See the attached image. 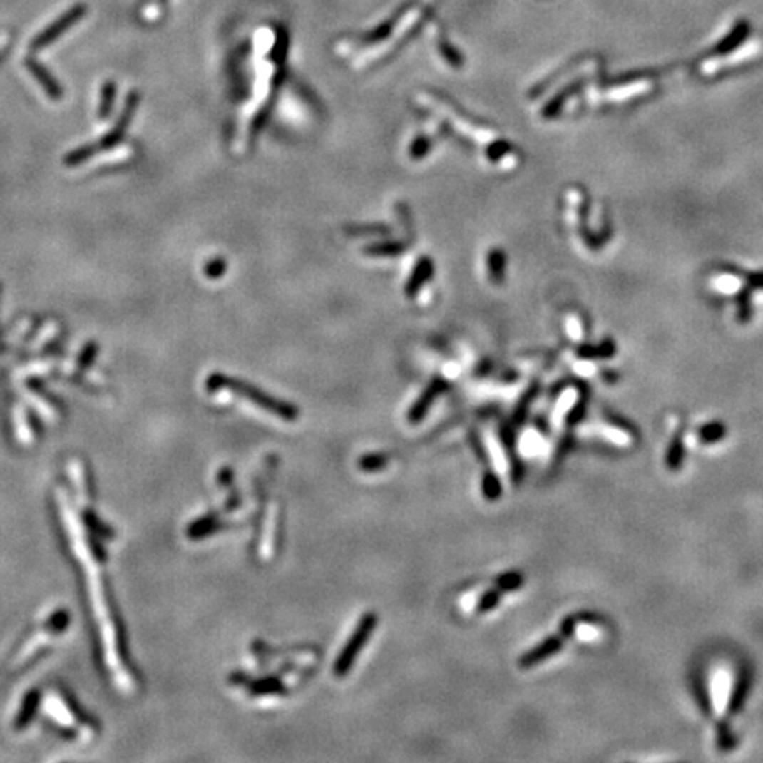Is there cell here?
Listing matches in <instances>:
<instances>
[{
	"instance_id": "6da1fadb",
	"label": "cell",
	"mask_w": 763,
	"mask_h": 763,
	"mask_svg": "<svg viewBox=\"0 0 763 763\" xmlns=\"http://www.w3.org/2000/svg\"><path fill=\"white\" fill-rule=\"evenodd\" d=\"M209 389H230V391L237 392V394L244 396L246 399H250L251 403H255L257 406L264 409L265 412L272 414V416L280 417L285 421H295L299 419V409L297 406L290 405L287 401H281V399L272 398L267 392L260 391V389L253 387V385H247L242 380H233L223 375H214L209 379Z\"/></svg>"
},
{
	"instance_id": "7a4b0ae2",
	"label": "cell",
	"mask_w": 763,
	"mask_h": 763,
	"mask_svg": "<svg viewBox=\"0 0 763 763\" xmlns=\"http://www.w3.org/2000/svg\"><path fill=\"white\" fill-rule=\"evenodd\" d=\"M377 622H379V617H377L373 611L362 615L357 628H355V631L352 633L348 642L344 643L343 650L339 652V655L334 661V666H332V673H334L338 679H343L344 675H348V672H350L352 666H354L355 659H357L359 654H361L362 647H364L366 643L369 642V638H372L373 631H375V628H377Z\"/></svg>"
},
{
	"instance_id": "3957f363",
	"label": "cell",
	"mask_w": 763,
	"mask_h": 763,
	"mask_svg": "<svg viewBox=\"0 0 763 763\" xmlns=\"http://www.w3.org/2000/svg\"><path fill=\"white\" fill-rule=\"evenodd\" d=\"M85 13H87V7L81 6V4H78V6L71 7L69 11H66V13L62 14L57 21L48 25L46 31L41 32L38 38L32 41L31 50L39 51V50H44L46 46H50L55 39H58L62 34H64V32H68L73 25H76L78 21L85 16Z\"/></svg>"
},
{
	"instance_id": "277c9868",
	"label": "cell",
	"mask_w": 763,
	"mask_h": 763,
	"mask_svg": "<svg viewBox=\"0 0 763 763\" xmlns=\"http://www.w3.org/2000/svg\"><path fill=\"white\" fill-rule=\"evenodd\" d=\"M562 645H564V636L562 635L550 636V638L541 642L539 645L534 647V649L528 650L527 654L521 655L518 665H520V668H523V670L534 668V666L539 665V662H543V661H546V659L557 655L558 652L562 650Z\"/></svg>"
},
{
	"instance_id": "5b68a950",
	"label": "cell",
	"mask_w": 763,
	"mask_h": 763,
	"mask_svg": "<svg viewBox=\"0 0 763 763\" xmlns=\"http://www.w3.org/2000/svg\"><path fill=\"white\" fill-rule=\"evenodd\" d=\"M732 673L728 670L720 668L716 670L712 677V707L717 714H724L726 707H728L729 695H732Z\"/></svg>"
},
{
	"instance_id": "8992f818",
	"label": "cell",
	"mask_w": 763,
	"mask_h": 763,
	"mask_svg": "<svg viewBox=\"0 0 763 763\" xmlns=\"http://www.w3.org/2000/svg\"><path fill=\"white\" fill-rule=\"evenodd\" d=\"M136 106H138V96H136V92H133V94L128 98V103H126V106H124V112H122L121 118H118L117 128L112 129V133H108V135L101 140V145H98V149L99 147H112L113 143H117L118 140L122 138V135H124L126 129H128L129 122H131Z\"/></svg>"
},
{
	"instance_id": "52a82bcc",
	"label": "cell",
	"mask_w": 763,
	"mask_h": 763,
	"mask_svg": "<svg viewBox=\"0 0 763 763\" xmlns=\"http://www.w3.org/2000/svg\"><path fill=\"white\" fill-rule=\"evenodd\" d=\"M444 387H446V385H444V380H435L428 389H426V392H422L421 398L417 399L416 405H414L412 410L409 412V421L412 422V424H417V422L424 419L429 406H431V403L435 401L436 396L442 392Z\"/></svg>"
},
{
	"instance_id": "ba28073f",
	"label": "cell",
	"mask_w": 763,
	"mask_h": 763,
	"mask_svg": "<svg viewBox=\"0 0 763 763\" xmlns=\"http://www.w3.org/2000/svg\"><path fill=\"white\" fill-rule=\"evenodd\" d=\"M749 687H751V673H747L746 670H744V672H740L735 686L732 687L728 707H726V714H728V716H737V714L742 710L744 703H746V698H747V692H749Z\"/></svg>"
},
{
	"instance_id": "9c48e42d",
	"label": "cell",
	"mask_w": 763,
	"mask_h": 763,
	"mask_svg": "<svg viewBox=\"0 0 763 763\" xmlns=\"http://www.w3.org/2000/svg\"><path fill=\"white\" fill-rule=\"evenodd\" d=\"M27 68H29V71L32 73V76L38 80V83L41 85V87H43V91L46 92L48 98H51L53 101H58L62 96V88H61V85H58V81L55 80L50 73H48V69L43 68V66L34 61H29Z\"/></svg>"
},
{
	"instance_id": "30bf717a",
	"label": "cell",
	"mask_w": 763,
	"mask_h": 763,
	"mask_svg": "<svg viewBox=\"0 0 763 763\" xmlns=\"http://www.w3.org/2000/svg\"><path fill=\"white\" fill-rule=\"evenodd\" d=\"M684 456H686V446H684V435L682 431L675 433V436L672 439L668 446V453H666V466L673 472L680 470L684 463Z\"/></svg>"
},
{
	"instance_id": "8fae6325",
	"label": "cell",
	"mask_w": 763,
	"mask_h": 763,
	"mask_svg": "<svg viewBox=\"0 0 763 763\" xmlns=\"http://www.w3.org/2000/svg\"><path fill=\"white\" fill-rule=\"evenodd\" d=\"M285 684L277 677H265V679L253 680L250 684V692L253 696H267V695H281L285 692Z\"/></svg>"
},
{
	"instance_id": "7c38bea8",
	"label": "cell",
	"mask_w": 763,
	"mask_h": 763,
	"mask_svg": "<svg viewBox=\"0 0 763 763\" xmlns=\"http://www.w3.org/2000/svg\"><path fill=\"white\" fill-rule=\"evenodd\" d=\"M726 435V426L723 422H709V424L703 426L698 431V440L703 446H710V444H716L720 440H723Z\"/></svg>"
},
{
	"instance_id": "4fadbf2b",
	"label": "cell",
	"mask_w": 763,
	"mask_h": 763,
	"mask_svg": "<svg viewBox=\"0 0 763 763\" xmlns=\"http://www.w3.org/2000/svg\"><path fill=\"white\" fill-rule=\"evenodd\" d=\"M483 495L488 502H496L502 495V483H500L498 476L490 468H486L483 476Z\"/></svg>"
},
{
	"instance_id": "5bb4252c",
	"label": "cell",
	"mask_w": 763,
	"mask_h": 763,
	"mask_svg": "<svg viewBox=\"0 0 763 763\" xmlns=\"http://www.w3.org/2000/svg\"><path fill=\"white\" fill-rule=\"evenodd\" d=\"M495 583L500 592H513V590H518V588L525 583V580L520 573L509 571V573L500 574V576L495 580Z\"/></svg>"
},
{
	"instance_id": "9a60e30c",
	"label": "cell",
	"mask_w": 763,
	"mask_h": 763,
	"mask_svg": "<svg viewBox=\"0 0 763 763\" xmlns=\"http://www.w3.org/2000/svg\"><path fill=\"white\" fill-rule=\"evenodd\" d=\"M387 461L389 456H385V454H366V456L359 459V468L362 472H377V470L384 468Z\"/></svg>"
},
{
	"instance_id": "2e32d148",
	"label": "cell",
	"mask_w": 763,
	"mask_h": 763,
	"mask_svg": "<svg viewBox=\"0 0 763 763\" xmlns=\"http://www.w3.org/2000/svg\"><path fill=\"white\" fill-rule=\"evenodd\" d=\"M101 98H103V101H101V106H99V117L106 118L110 115V110H112L113 99H115V83L108 81V83L105 85Z\"/></svg>"
},
{
	"instance_id": "e0dca14e",
	"label": "cell",
	"mask_w": 763,
	"mask_h": 763,
	"mask_svg": "<svg viewBox=\"0 0 763 763\" xmlns=\"http://www.w3.org/2000/svg\"><path fill=\"white\" fill-rule=\"evenodd\" d=\"M498 601H500V590L498 588H491V590L484 592L483 594L479 605H477V611H479V613H488V611H491L496 605H498Z\"/></svg>"
},
{
	"instance_id": "ac0fdd59",
	"label": "cell",
	"mask_w": 763,
	"mask_h": 763,
	"mask_svg": "<svg viewBox=\"0 0 763 763\" xmlns=\"http://www.w3.org/2000/svg\"><path fill=\"white\" fill-rule=\"evenodd\" d=\"M605 435L608 436L611 442L618 444V446H629V444H631V435H629L625 429L618 428V426H613V424L606 426Z\"/></svg>"
},
{
	"instance_id": "d6986e66",
	"label": "cell",
	"mask_w": 763,
	"mask_h": 763,
	"mask_svg": "<svg viewBox=\"0 0 763 763\" xmlns=\"http://www.w3.org/2000/svg\"><path fill=\"white\" fill-rule=\"evenodd\" d=\"M717 746L723 751H729V747L735 746V737L732 735L726 723L717 724Z\"/></svg>"
},
{
	"instance_id": "ffe728a7",
	"label": "cell",
	"mask_w": 763,
	"mask_h": 763,
	"mask_svg": "<svg viewBox=\"0 0 763 763\" xmlns=\"http://www.w3.org/2000/svg\"><path fill=\"white\" fill-rule=\"evenodd\" d=\"M576 615L574 617H568L562 620L560 624V635L564 636V638H571V636L574 635V629H576Z\"/></svg>"
}]
</instances>
